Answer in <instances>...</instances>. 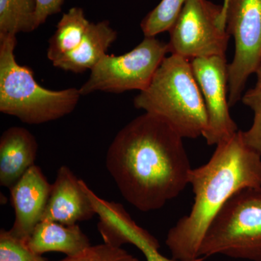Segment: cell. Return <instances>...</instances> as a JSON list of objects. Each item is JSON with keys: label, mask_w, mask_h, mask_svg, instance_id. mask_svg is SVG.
<instances>
[{"label": "cell", "mask_w": 261, "mask_h": 261, "mask_svg": "<svg viewBox=\"0 0 261 261\" xmlns=\"http://www.w3.org/2000/svg\"><path fill=\"white\" fill-rule=\"evenodd\" d=\"M183 139L148 113L117 134L106 167L130 205L142 212L159 210L186 188L192 168Z\"/></svg>", "instance_id": "cell-1"}, {"label": "cell", "mask_w": 261, "mask_h": 261, "mask_svg": "<svg viewBox=\"0 0 261 261\" xmlns=\"http://www.w3.org/2000/svg\"><path fill=\"white\" fill-rule=\"evenodd\" d=\"M191 211L168 231L166 244L172 258L192 260L209 225L230 198L247 188H261V158L244 142L241 130L216 145L208 162L192 168Z\"/></svg>", "instance_id": "cell-2"}, {"label": "cell", "mask_w": 261, "mask_h": 261, "mask_svg": "<svg viewBox=\"0 0 261 261\" xmlns=\"http://www.w3.org/2000/svg\"><path fill=\"white\" fill-rule=\"evenodd\" d=\"M137 109L159 117L183 138L203 135L207 114L190 61L176 55L163 60L148 87L134 99Z\"/></svg>", "instance_id": "cell-3"}, {"label": "cell", "mask_w": 261, "mask_h": 261, "mask_svg": "<svg viewBox=\"0 0 261 261\" xmlns=\"http://www.w3.org/2000/svg\"><path fill=\"white\" fill-rule=\"evenodd\" d=\"M16 36L0 34V111L28 124H41L74 111L80 89L55 91L44 88L33 70L15 59Z\"/></svg>", "instance_id": "cell-4"}, {"label": "cell", "mask_w": 261, "mask_h": 261, "mask_svg": "<svg viewBox=\"0 0 261 261\" xmlns=\"http://www.w3.org/2000/svg\"><path fill=\"white\" fill-rule=\"evenodd\" d=\"M217 254L261 261V188L237 192L209 225L199 256Z\"/></svg>", "instance_id": "cell-5"}, {"label": "cell", "mask_w": 261, "mask_h": 261, "mask_svg": "<svg viewBox=\"0 0 261 261\" xmlns=\"http://www.w3.org/2000/svg\"><path fill=\"white\" fill-rule=\"evenodd\" d=\"M170 53L168 43L155 37H145L132 50L122 56L105 55L88 80L80 89L82 96L95 92L123 93L145 90L158 68Z\"/></svg>", "instance_id": "cell-6"}, {"label": "cell", "mask_w": 261, "mask_h": 261, "mask_svg": "<svg viewBox=\"0 0 261 261\" xmlns=\"http://www.w3.org/2000/svg\"><path fill=\"white\" fill-rule=\"evenodd\" d=\"M168 32L170 53L190 61L226 56L231 37L224 8L207 0H187Z\"/></svg>", "instance_id": "cell-7"}, {"label": "cell", "mask_w": 261, "mask_h": 261, "mask_svg": "<svg viewBox=\"0 0 261 261\" xmlns=\"http://www.w3.org/2000/svg\"><path fill=\"white\" fill-rule=\"evenodd\" d=\"M226 27L234 40V56L228 64V104L241 100L249 77L261 60V0H225Z\"/></svg>", "instance_id": "cell-8"}, {"label": "cell", "mask_w": 261, "mask_h": 261, "mask_svg": "<svg viewBox=\"0 0 261 261\" xmlns=\"http://www.w3.org/2000/svg\"><path fill=\"white\" fill-rule=\"evenodd\" d=\"M207 114L202 137L208 145H217L238 132L229 113L228 64L226 56L197 58L190 61Z\"/></svg>", "instance_id": "cell-9"}, {"label": "cell", "mask_w": 261, "mask_h": 261, "mask_svg": "<svg viewBox=\"0 0 261 261\" xmlns=\"http://www.w3.org/2000/svg\"><path fill=\"white\" fill-rule=\"evenodd\" d=\"M51 190V185L39 166H33L10 188L15 211V221L10 231L28 240L42 220Z\"/></svg>", "instance_id": "cell-10"}, {"label": "cell", "mask_w": 261, "mask_h": 261, "mask_svg": "<svg viewBox=\"0 0 261 261\" xmlns=\"http://www.w3.org/2000/svg\"><path fill=\"white\" fill-rule=\"evenodd\" d=\"M96 214L81 179L68 166L58 170L42 220L64 225H74L88 221Z\"/></svg>", "instance_id": "cell-11"}, {"label": "cell", "mask_w": 261, "mask_h": 261, "mask_svg": "<svg viewBox=\"0 0 261 261\" xmlns=\"http://www.w3.org/2000/svg\"><path fill=\"white\" fill-rule=\"evenodd\" d=\"M38 143L33 134L23 127L13 126L0 138V185L10 188L34 166Z\"/></svg>", "instance_id": "cell-12"}, {"label": "cell", "mask_w": 261, "mask_h": 261, "mask_svg": "<svg viewBox=\"0 0 261 261\" xmlns=\"http://www.w3.org/2000/svg\"><path fill=\"white\" fill-rule=\"evenodd\" d=\"M117 36L118 34L108 20L91 22L78 47L53 64L60 69L75 73L92 70L107 54L108 49L116 40Z\"/></svg>", "instance_id": "cell-13"}, {"label": "cell", "mask_w": 261, "mask_h": 261, "mask_svg": "<svg viewBox=\"0 0 261 261\" xmlns=\"http://www.w3.org/2000/svg\"><path fill=\"white\" fill-rule=\"evenodd\" d=\"M27 244L38 255L58 252L67 257L80 255L92 246L88 237L78 224L64 225L47 220L37 225Z\"/></svg>", "instance_id": "cell-14"}, {"label": "cell", "mask_w": 261, "mask_h": 261, "mask_svg": "<svg viewBox=\"0 0 261 261\" xmlns=\"http://www.w3.org/2000/svg\"><path fill=\"white\" fill-rule=\"evenodd\" d=\"M91 22L82 8L75 7L64 13L49 40L47 58L51 63L74 50L82 42Z\"/></svg>", "instance_id": "cell-15"}, {"label": "cell", "mask_w": 261, "mask_h": 261, "mask_svg": "<svg viewBox=\"0 0 261 261\" xmlns=\"http://www.w3.org/2000/svg\"><path fill=\"white\" fill-rule=\"evenodd\" d=\"M37 29L35 0H0V34L16 36Z\"/></svg>", "instance_id": "cell-16"}, {"label": "cell", "mask_w": 261, "mask_h": 261, "mask_svg": "<svg viewBox=\"0 0 261 261\" xmlns=\"http://www.w3.org/2000/svg\"><path fill=\"white\" fill-rule=\"evenodd\" d=\"M186 2L187 0H161L141 23L145 37H155L161 33L169 31Z\"/></svg>", "instance_id": "cell-17"}, {"label": "cell", "mask_w": 261, "mask_h": 261, "mask_svg": "<svg viewBox=\"0 0 261 261\" xmlns=\"http://www.w3.org/2000/svg\"><path fill=\"white\" fill-rule=\"evenodd\" d=\"M0 261H48L35 253L27 240L15 236L9 231H0Z\"/></svg>", "instance_id": "cell-18"}, {"label": "cell", "mask_w": 261, "mask_h": 261, "mask_svg": "<svg viewBox=\"0 0 261 261\" xmlns=\"http://www.w3.org/2000/svg\"><path fill=\"white\" fill-rule=\"evenodd\" d=\"M241 100L254 113L251 127L246 132H241L244 142L261 158V88L250 89L243 94Z\"/></svg>", "instance_id": "cell-19"}, {"label": "cell", "mask_w": 261, "mask_h": 261, "mask_svg": "<svg viewBox=\"0 0 261 261\" xmlns=\"http://www.w3.org/2000/svg\"><path fill=\"white\" fill-rule=\"evenodd\" d=\"M49 261V260H48ZM58 261H140L121 247L108 244L90 246L80 255Z\"/></svg>", "instance_id": "cell-20"}, {"label": "cell", "mask_w": 261, "mask_h": 261, "mask_svg": "<svg viewBox=\"0 0 261 261\" xmlns=\"http://www.w3.org/2000/svg\"><path fill=\"white\" fill-rule=\"evenodd\" d=\"M65 0H35L36 22L38 28L51 15L60 13Z\"/></svg>", "instance_id": "cell-21"}, {"label": "cell", "mask_w": 261, "mask_h": 261, "mask_svg": "<svg viewBox=\"0 0 261 261\" xmlns=\"http://www.w3.org/2000/svg\"><path fill=\"white\" fill-rule=\"evenodd\" d=\"M160 248L159 243H148L145 244L140 247V250L142 253L145 255L147 261H185L176 260V259H170L168 257L163 256L160 253L159 250ZM205 257H200L196 258L195 260L187 261H203Z\"/></svg>", "instance_id": "cell-22"}, {"label": "cell", "mask_w": 261, "mask_h": 261, "mask_svg": "<svg viewBox=\"0 0 261 261\" xmlns=\"http://www.w3.org/2000/svg\"><path fill=\"white\" fill-rule=\"evenodd\" d=\"M255 73H256L257 75V83L255 87H260V88H261V60Z\"/></svg>", "instance_id": "cell-23"}]
</instances>
